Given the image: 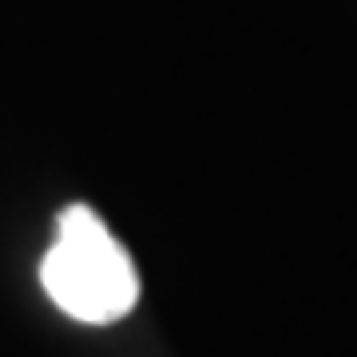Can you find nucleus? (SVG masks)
<instances>
[{
    "instance_id": "nucleus-1",
    "label": "nucleus",
    "mask_w": 357,
    "mask_h": 357,
    "mask_svg": "<svg viewBox=\"0 0 357 357\" xmlns=\"http://www.w3.org/2000/svg\"><path fill=\"white\" fill-rule=\"evenodd\" d=\"M40 286L56 310L84 326H112L139 302L131 255L84 203H72L56 218V243L40 262Z\"/></svg>"
}]
</instances>
